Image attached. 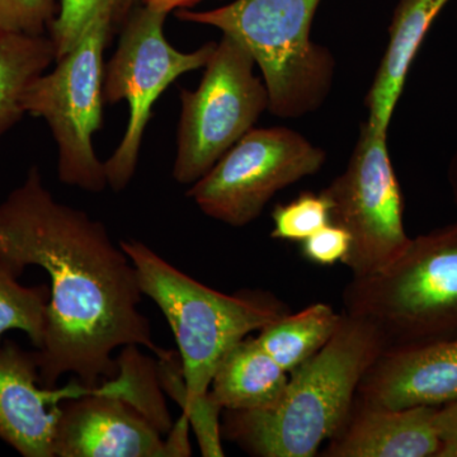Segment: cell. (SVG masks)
I'll list each match as a JSON object with an SVG mask.
<instances>
[{
    "mask_svg": "<svg viewBox=\"0 0 457 457\" xmlns=\"http://www.w3.org/2000/svg\"><path fill=\"white\" fill-rule=\"evenodd\" d=\"M245 45L222 35L204 66L200 86L180 89L174 180L191 186L254 129L270 107L263 78Z\"/></svg>",
    "mask_w": 457,
    "mask_h": 457,
    "instance_id": "52a82bcc",
    "label": "cell"
},
{
    "mask_svg": "<svg viewBox=\"0 0 457 457\" xmlns=\"http://www.w3.org/2000/svg\"><path fill=\"white\" fill-rule=\"evenodd\" d=\"M449 183L453 200L457 204V150L449 167Z\"/></svg>",
    "mask_w": 457,
    "mask_h": 457,
    "instance_id": "484cf974",
    "label": "cell"
},
{
    "mask_svg": "<svg viewBox=\"0 0 457 457\" xmlns=\"http://www.w3.org/2000/svg\"><path fill=\"white\" fill-rule=\"evenodd\" d=\"M130 257L141 293L163 312L179 345L185 395L179 400L194 427L203 456H225L222 409L210 395L216 369L237 342L260 332L288 308L266 291L228 295L201 284L139 240H120Z\"/></svg>",
    "mask_w": 457,
    "mask_h": 457,
    "instance_id": "7a4b0ae2",
    "label": "cell"
},
{
    "mask_svg": "<svg viewBox=\"0 0 457 457\" xmlns=\"http://www.w3.org/2000/svg\"><path fill=\"white\" fill-rule=\"evenodd\" d=\"M451 0H399L389 29V44L365 98L368 121L387 132L414 57L438 14Z\"/></svg>",
    "mask_w": 457,
    "mask_h": 457,
    "instance_id": "9a60e30c",
    "label": "cell"
},
{
    "mask_svg": "<svg viewBox=\"0 0 457 457\" xmlns=\"http://www.w3.org/2000/svg\"><path fill=\"white\" fill-rule=\"evenodd\" d=\"M440 407H374L354 398L323 457H444Z\"/></svg>",
    "mask_w": 457,
    "mask_h": 457,
    "instance_id": "5bb4252c",
    "label": "cell"
},
{
    "mask_svg": "<svg viewBox=\"0 0 457 457\" xmlns=\"http://www.w3.org/2000/svg\"><path fill=\"white\" fill-rule=\"evenodd\" d=\"M125 372L98 385L95 392L62 400L55 435V457L191 456L189 420L183 413L167 440L130 404Z\"/></svg>",
    "mask_w": 457,
    "mask_h": 457,
    "instance_id": "8fae6325",
    "label": "cell"
},
{
    "mask_svg": "<svg viewBox=\"0 0 457 457\" xmlns=\"http://www.w3.org/2000/svg\"><path fill=\"white\" fill-rule=\"evenodd\" d=\"M438 427L445 442L444 457H457V400L438 409Z\"/></svg>",
    "mask_w": 457,
    "mask_h": 457,
    "instance_id": "cb8c5ba5",
    "label": "cell"
},
{
    "mask_svg": "<svg viewBox=\"0 0 457 457\" xmlns=\"http://www.w3.org/2000/svg\"><path fill=\"white\" fill-rule=\"evenodd\" d=\"M0 253L18 275L37 266L50 276L47 328L36 350L40 383L56 387L66 374L98 386L119 372L113 352L139 345L164 359L140 312L137 269L104 222L59 203L33 165L0 203Z\"/></svg>",
    "mask_w": 457,
    "mask_h": 457,
    "instance_id": "6da1fadb",
    "label": "cell"
},
{
    "mask_svg": "<svg viewBox=\"0 0 457 457\" xmlns=\"http://www.w3.org/2000/svg\"><path fill=\"white\" fill-rule=\"evenodd\" d=\"M113 36L110 18L96 12L73 49L29 84L22 101L26 114L41 117L50 128L59 180L90 194L108 187L93 137L104 125V56Z\"/></svg>",
    "mask_w": 457,
    "mask_h": 457,
    "instance_id": "8992f818",
    "label": "cell"
},
{
    "mask_svg": "<svg viewBox=\"0 0 457 457\" xmlns=\"http://www.w3.org/2000/svg\"><path fill=\"white\" fill-rule=\"evenodd\" d=\"M329 210L323 195L303 192L291 203L276 204L270 213L273 221L270 237L302 243L330 224Z\"/></svg>",
    "mask_w": 457,
    "mask_h": 457,
    "instance_id": "44dd1931",
    "label": "cell"
},
{
    "mask_svg": "<svg viewBox=\"0 0 457 457\" xmlns=\"http://www.w3.org/2000/svg\"><path fill=\"white\" fill-rule=\"evenodd\" d=\"M55 60L50 36L0 29V139L25 116L22 101L29 84Z\"/></svg>",
    "mask_w": 457,
    "mask_h": 457,
    "instance_id": "e0dca14e",
    "label": "cell"
},
{
    "mask_svg": "<svg viewBox=\"0 0 457 457\" xmlns=\"http://www.w3.org/2000/svg\"><path fill=\"white\" fill-rule=\"evenodd\" d=\"M385 348L374 323L343 312L332 339L290 372L278 404L222 411V440L255 457L319 455L350 413L361 378Z\"/></svg>",
    "mask_w": 457,
    "mask_h": 457,
    "instance_id": "3957f363",
    "label": "cell"
},
{
    "mask_svg": "<svg viewBox=\"0 0 457 457\" xmlns=\"http://www.w3.org/2000/svg\"><path fill=\"white\" fill-rule=\"evenodd\" d=\"M343 312L317 303L303 311L282 315L263 328L255 341L287 374L312 359L336 335Z\"/></svg>",
    "mask_w": 457,
    "mask_h": 457,
    "instance_id": "ac0fdd59",
    "label": "cell"
},
{
    "mask_svg": "<svg viewBox=\"0 0 457 457\" xmlns=\"http://www.w3.org/2000/svg\"><path fill=\"white\" fill-rule=\"evenodd\" d=\"M290 374L255 341L245 337L222 357L210 395L222 411H261L278 404Z\"/></svg>",
    "mask_w": 457,
    "mask_h": 457,
    "instance_id": "2e32d148",
    "label": "cell"
},
{
    "mask_svg": "<svg viewBox=\"0 0 457 457\" xmlns=\"http://www.w3.org/2000/svg\"><path fill=\"white\" fill-rule=\"evenodd\" d=\"M97 387L82 383L62 389L42 386L36 352L5 339L0 348V440L23 457H55L62 400L87 395Z\"/></svg>",
    "mask_w": 457,
    "mask_h": 457,
    "instance_id": "7c38bea8",
    "label": "cell"
},
{
    "mask_svg": "<svg viewBox=\"0 0 457 457\" xmlns=\"http://www.w3.org/2000/svg\"><path fill=\"white\" fill-rule=\"evenodd\" d=\"M320 194L329 204L330 222L350 234L351 248L343 264L352 278L384 270L408 245L387 132L363 122L347 167Z\"/></svg>",
    "mask_w": 457,
    "mask_h": 457,
    "instance_id": "9c48e42d",
    "label": "cell"
},
{
    "mask_svg": "<svg viewBox=\"0 0 457 457\" xmlns=\"http://www.w3.org/2000/svg\"><path fill=\"white\" fill-rule=\"evenodd\" d=\"M321 0H236L210 11H179L183 22L215 27L245 45L270 95L269 111L279 119H299L326 102L336 62L312 41V25Z\"/></svg>",
    "mask_w": 457,
    "mask_h": 457,
    "instance_id": "277c9868",
    "label": "cell"
},
{
    "mask_svg": "<svg viewBox=\"0 0 457 457\" xmlns=\"http://www.w3.org/2000/svg\"><path fill=\"white\" fill-rule=\"evenodd\" d=\"M350 248V234L332 222L302 242L303 257L319 266L343 263Z\"/></svg>",
    "mask_w": 457,
    "mask_h": 457,
    "instance_id": "603a6c76",
    "label": "cell"
},
{
    "mask_svg": "<svg viewBox=\"0 0 457 457\" xmlns=\"http://www.w3.org/2000/svg\"><path fill=\"white\" fill-rule=\"evenodd\" d=\"M343 312L368 319L386 348L457 336V220L411 237L389 266L352 278Z\"/></svg>",
    "mask_w": 457,
    "mask_h": 457,
    "instance_id": "5b68a950",
    "label": "cell"
},
{
    "mask_svg": "<svg viewBox=\"0 0 457 457\" xmlns=\"http://www.w3.org/2000/svg\"><path fill=\"white\" fill-rule=\"evenodd\" d=\"M167 16L145 4L135 9L104 66V104L125 101L129 106L125 134L104 162L108 187L114 192L123 191L134 179L155 102L179 77L204 68L218 44L207 42L191 53L177 50L164 35Z\"/></svg>",
    "mask_w": 457,
    "mask_h": 457,
    "instance_id": "ba28073f",
    "label": "cell"
},
{
    "mask_svg": "<svg viewBox=\"0 0 457 457\" xmlns=\"http://www.w3.org/2000/svg\"><path fill=\"white\" fill-rule=\"evenodd\" d=\"M326 161L321 147L293 129H252L186 195L213 220L243 228L278 192L314 176Z\"/></svg>",
    "mask_w": 457,
    "mask_h": 457,
    "instance_id": "30bf717a",
    "label": "cell"
},
{
    "mask_svg": "<svg viewBox=\"0 0 457 457\" xmlns=\"http://www.w3.org/2000/svg\"><path fill=\"white\" fill-rule=\"evenodd\" d=\"M198 2H201V0H144V4L154 9V11L170 14V12L176 11V9L192 7Z\"/></svg>",
    "mask_w": 457,
    "mask_h": 457,
    "instance_id": "d4e9b609",
    "label": "cell"
},
{
    "mask_svg": "<svg viewBox=\"0 0 457 457\" xmlns=\"http://www.w3.org/2000/svg\"><path fill=\"white\" fill-rule=\"evenodd\" d=\"M20 275L0 253V348L9 330L26 333L36 350H41L47 328L50 287L23 286Z\"/></svg>",
    "mask_w": 457,
    "mask_h": 457,
    "instance_id": "d6986e66",
    "label": "cell"
},
{
    "mask_svg": "<svg viewBox=\"0 0 457 457\" xmlns=\"http://www.w3.org/2000/svg\"><path fill=\"white\" fill-rule=\"evenodd\" d=\"M141 4H144V0H62L59 13L49 27V36L55 45L56 60L73 49L96 12L107 14L116 35L121 31L132 12Z\"/></svg>",
    "mask_w": 457,
    "mask_h": 457,
    "instance_id": "ffe728a7",
    "label": "cell"
},
{
    "mask_svg": "<svg viewBox=\"0 0 457 457\" xmlns=\"http://www.w3.org/2000/svg\"><path fill=\"white\" fill-rule=\"evenodd\" d=\"M55 0H0V29L45 35L55 20Z\"/></svg>",
    "mask_w": 457,
    "mask_h": 457,
    "instance_id": "7402d4cb",
    "label": "cell"
},
{
    "mask_svg": "<svg viewBox=\"0 0 457 457\" xmlns=\"http://www.w3.org/2000/svg\"><path fill=\"white\" fill-rule=\"evenodd\" d=\"M356 398L374 407H442L457 400V336L385 348L361 378Z\"/></svg>",
    "mask_w": 457,
    "mask_h": 457,
    "instance_id": "4fadbf2b",
    "label": "cell"
}]
</instances>
